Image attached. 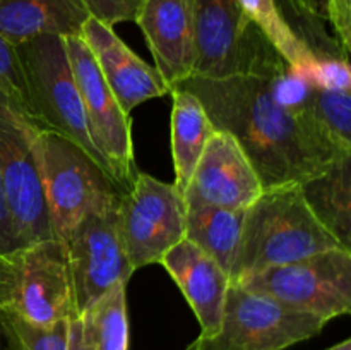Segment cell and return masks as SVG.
Wrapping results in <instances>:
<instances>
[{
    "instance_id": "cell-1",
    "label": "cell",
    "mask_w": 351,
    "mask_h": 350,
    "mask_svg": "<svg viewBox=\"0 0 351 350\" xmlns=\"http://www.w3.org/2000/svg\"><path fill=\"white\" fill-rule=\"evenodd\" d=\"M177 86L197 96L215 129L239 141L264 189L302 184L343 156L311 120L274 100L264 75H191Z\"/></svg>"
},
{
    "instance_id": "cell-2",
    "label": "cell",
    "mask_w": 351,
    "mask_h": 350,
    "mask_svg": "<svg viewBox=\"0 0 351 350\" xmlns=\"http://www.w3.org/2000/svg\"><path fill=\"white\" fill-rule=\"evenodd\" d=\"M338 247L339 240L308 208L300 184L264 189L245 209L230 283Z\"/></svg>"
},
{
    "instance_id": "cell-3",
    "label": "cell",
    "mask_w": 351,
    "mask_h": 350,
    "mask_svg": "<svg viewBox=\"0 0 351 350\" xmlns=\"http://www.w3.org/2000/svg\"><path fill=\"white\" fill-rule=\"evenodd\" d=\"M14 50L23 79L24 112L34 126L77 144L115 180L112 167L89 134L64 38L38 36Z\"/></svg>"
},
{
    "instance_id": "cell-4",
    "label": "cell",
    "mask_w": 351,
    "mask_h": 350,
    "mask_svg": "<svg viewBox=\"0 0 351 350\" xmlns=\"http://www.w3.org/2000/svg\"><path fill=\"white\" fill-rule=\"evenodd\" d=\"M34 156L55 239L65 240L89 213L112 205L122 189L72 141L40 129H31Z\"/></svg>"
},
{
    "instance_id": "cell-5",
    "label": "cell",
    "mask_w": 351,
    "mask_h": 350,
    "mask_svg": "<svg viewBox=\"0 0 351 350\" xmlns=\"http://www.w3.org/2000/svg\"><path fill=\"white\" fill-rule=\"evenodd\" d=\"M0 312L40 326L79 314L62 240H40L0 254Z\"/></svg>"
},
{
    "instance_id": "cell-6",
    "label": "cell",
    "mask_w": 351,
    "mask_h": 350,
    "mask_svg": "<svg viewBox=\"0 0 351 350\" xmlns=\"http://www.w3.org/2000/svg\"><path fill=\"white\" fill-rule=\"evenodd\" d=\"M326 325L319 316L230 283L218 331L197 336L185 350H285L317 336Z\"/></svg>"
},
{
    "instance_id": "cell-7",
    "label": "cell",
    "mask_w": 351,
    "mask_h": 350,
    "mask_svg": "<svg viewBox=\"0 0 351 350\" xmlns=\"http://www.w3.org/2000/svg\"><path fill=\"white\" fill-rule=\"evenodd\" d=\"M237 285L331 321L351 311V250L329 249L267 268Z\"/></svg>"
},
{
    "instance_id": "cell-8",
    "label": "cell",
    "mask_w": 351,
    "mask_h": 350,
    "mask_svg": "<svg viewBox=\"0 0 351 350\" xmlns=\"http://www.w3.org/2000/svg\"><path fill=\"white\" fill-rule=\"evenodd\" d=\"M31 129L33 120L23 106L0 91V180L19 246L55 239L31 143Z\"/></svg>"
},
{
    "instance_id": "cell-9",
    "label": "cell",
    "mask_w": 351,
    "mask_h": 350,
    "mask_svg": "<svg viewBox=\"0 0 351 350\" xmlns=\"http://www.w3.org/2000/svg\"><path fill=\"white\" fill-rule=\"evenodd\" d=\"M185 213L184 194L175 184L137 172L119 199L120 237L134 271L160 263L167 250L185 239Z\"/></svg>"
},
{
    "instance_id": "cell-10",
    "label": "cell",
    "mask_w": 351,
    "mask_h": 350,
    "mask_svg": "<svg viewBox=\"0 0 351 350\" xmlns=\"http://www.w3.org/2000/svg\"><path fill=\"white\" fill-rule=\"evenodd\" d=\"M64 43L93 143L112 167L119 187L127 191L139 172L134 156L129 115L123 112L103 79L84 40L81 36H67L64 38Z\"/></svg>"
},
{
    "instance_id": "cell-11",
    "label": "cell",
    "mask_w": 351,
    "mask_h": 350,
    "mask_svg": "<svg viewBox=\"0 0 351 350\" xmlns=\"http://www.w3.org/2000/svg\"><path fill=\"white\" fill-rule=\"evenodd\" d=\"M119 199L84 216L64 242L79 314L134 273L120 237Z\"/></svg>"
},
{
    "instance_id": "cell-12",
    "label": "cell",
    "mask_w": 351,
    "mask_h": 350,
    "mask_svg": "<svg viewBox=\"0 0 351 350\" xmlns=\"http://www.w3.org/2000/svg\"><path fill=\"white\" fill-rule=\"evenodd\" d=\"M263 34L237 0H194L195 64L192 75L226 78L252 64Z\"/></svg>"
},
{
    "instance_id": "cell-13",
    "label": "cell",
    "mask_w": 351,
    "mask_h": 350,
    "mask_svg": "<svg viewBox=\"0 0 351 350\" xmlns=\"http://www.w3.org/2000/svg\"><path fill=\"white\" fill-rule=\"evenodd\" d=\"M264 191L256 168L232 134L216 129L184 191L187 206L247 209Z\"/></svg>"
},
{
    "instance_id": "cell-14",
    "label": "cell",
    "mask_w": 351,
    "mask_h": 350,
    "mask_svg": "<svg viewBox=\"0 0 351 350\" xmlns=\"http://www.w3.org/2000/svg\"><path fill=\"white\" fill-rule=\"evenodd\" d=\"M154 60V69L168 88L194 72V0H143L136 17Z\"/></svg>"
},
{
    "instance_id": "cell-15",
    "label": "cell",
    "mask_w": 351,
    "mask_h": 350,
    "mask_svg": "<svg viewBox=\"0 0 351 350\" xmlns=\"http://www.w3.org/2000/svg\"><path fill=\"white\" fill-rule=\"evenodd\" d=\"M81 38L91 50L103 79L127 115L147 100L170 95V88L156 69L134 54L112 26L89 17L82 26Z\"/></svg>"
},
{
    "instance_id": "cell-16",
    "label": "cell",
    "mask_w": 351,
    "mask_h": 350,
    "mask_svg": "<svg viewBox=\"0 0 351 350\" xmlns=\"http://www.w3.org/2000/svg\"><path fill=\"white\" fill-rule=\"evenodd\" d=\"M194 311L201 335L211 336L221 325L230 277L191 240L182 239L160 259Z\"/></svg>"
},
{
    "instance_id": "cell-17",
    "label": "cell",
    "mask_w": 351,
    "mask_h": 350,
    "mask_svg": "<svg viewBox=\"0 0 351 350\" xmlns=\"http://www.w3.org/2000/svg\"><path fill=\"white\" fill-rule=\"evenodd\" d=\"M89 17L82 0H0V38L17 47L38 36H81Z\"/></svg>"
},
{
    "instance_id": "cell-18",
    "label": "cell",
    "mask_w": 351,
    "mask_h": 350,
    "mask_svg": "<svg viewBox=\"0 0 351 350\" xmlns=\"http://www.w3.org/2000/svg\"><path fill=\"white\" fill-rule=\"evenodd\" d=\"M170 95L173 100L170 129L175 187L184 194L199 158L216 129L197 96L180 86H173Z\"/></svg>"
},
{
    "instance_id": "cell-19",
    "label": "cell",
    "mask_w": 351,
    "mask_h": 350,
    "mask_svg": "<svg viewBox=\"0 0 351 350\" xmlns=\"http://www.w3.org/2000/svg\"><path fill=\"white\" fill-rule=\"evenodd\" d=\"M300 185L315 218L351 250V154L338 156L324 172Z\"/></svg>"
},
{
    "instance_id": "cell-20",
    "label": "cell",
    "mask_w": 351,
    "mask_h": 350,
    "mask_svg": "<svg viewBox=\"0 0 351 350\" xmlns=\"http://www.w3.org/2000/svg\"><path fill=\"white\" fill-rule=\"evenodd\" d=\"M243 216L245 209L187 206L185 239L213 257L230 277L239 250Z\"/></svg>"
},
{
    "instance_id": "cell-21",
    "label": "cell",
    "mask_w": 351,
    "mask_h": 350,
    "mask_svg": "<svg viewBox=\"0 0 351 350\" xmlns=\"http://www.w3.org/2000/svg\"><path fill=\"white\" fill-rule=\"evenodd\" d=\"M237 2L249 23L256 26L267 43L276 50V54L291 69L312 79V71L315 67L314 51L308 48L298 31L288 23L276 0H237Z\"/></svg>"
},
{
    "instance_id": "cell-22",
    "label": "cell",
    "mask_w": 351,
    "mask_h": 350,
    "mask_svg": "<svg viewBox=\"0 0 351 350\" xmlns=\"http://www.w3.org/2000/svg\"><path fill=\"white\" fill-rule=\"evenodd\" d=\"M127 283H117L81 312L93 350H129Z\"/></svg>"
},
{
    "instance_id": "cell-23",
    "label": "cell",
    "mask_w": 351,
    "mask_h": 350,
    "mask_svg": "<svg viewBox=\"0 0 351 350\" xmlns=\"http://www.w3.org/2000/svg\"><path fill=\"white\" fill-rule=\"evenodd\" d=\"M308 119L338 153L351 154V89L317 88Z\"/></svg>"
},
{
    "instance_id": "cell-24",
    "label": "cell",
    "mask_w": 351,
    "mask_h": 350,
    "mask_svg": "<svg viewBox=\"0 0 351 350\" xmlns=\"http://www.w3.org/2000/svg\"><path fill=\"white\" fill-rule=\"evenodd\" d=\"M67 321L40 326L0 312V333L5 350H67Z\"/></svg>"
},
{
    "instance_id": "cell-25",
    "label": "cell",
    "mask_w": 351,
    "mask_h": 350,
    "mask_svg": "<svg viewBox=\"0 0 351 350\" xmlns=\"http://www.w3.org/2000/svg\"><path fill=\"white\" fill-rule=\"evenodd\" d=\"M82 2L88 7L91 17L112 27L127 21L136 23V17L143 5V0H82Z\"/></svg>"
},
{
    "instance_id": "cell-26",
    "label": "cell",
    "mask_w": 351,
    "mask_h": 350,
    "mask_svg": "<svg viewBox=\"0 0 351 350\" xmlns=\"http://www.w3.org/2000/svg\"><path fill=\"white\" fill-rule=\"evenodd\" d=\"M0 91L16 100L24 108L23 79L17 65L16 50L3 38H0Z\"/></svg>"
},
{
    "instance_id": "cell-27",
    "label": "cell",
    "mask_w": 351,
    "mask_h": 350,
    "mask_svg": "<svg viewBox=\"0 0 351 350\" xmlns=\"http://www.w3.org/2000/svg\"><path fill=\"white\" fill-rule=\"evenodd\" d=\"M326 19L332 24L336 41L343 50H351V0H326Z\"/></svg>"
},
{
    "instance_id": "cell-28",
    "label": "cell",
    "mask_w": 351,
    "mask_h": 350,
    "mask_svg": "<svg viewBox=\"0 0 351 350\" xmlns=\"http://www.w3.org/2000/svg\"><path fill=\"white\" fill-rule=\"evenodd\" d=\"M16 247H19V242H17L16 230H14L9 202H7L2 180H0V254L10 253Z\"/></svg>"
},
{
    "instance_id": "cell-29",
    "label": "cell",
    "mask_w": 351,
    "mask_h": 350,
    "mask_svg": "<svg viewBox=\"0 0 351 350\" xmlns=\"http://www.w3.org/2000/svg\"><path fill=\"white\" fill-rule=\"evenodd\" d=\"M67 350H93L84 333L81 314H74L67 321Z\"/></svg>"
},
{
    "instance_id": "cell-30",
    "label": "cell",
    "mask_w": 351,
    "mask_h": 350,
    "mask_svg": "<svg viewBox=\"0 0 351 350\" xmlns=\"http://www.w3.org/2000/svg\"><path fill=\"white\" fill-rule=\"evenodd\" d=\"M288 3L300 17L326 19V0H288Z\"/></svg>"
},
{
    "instance_id": "cell-31",
    "label": "cell",
    "mask_w": 351,
    "mask_h": 350,
    "mask_svg": "<svg viewBox=\"0 0 351 350\" xmlns=\"http://www.w3.org/2000/svg\"><path fill=\"white\" fill-rule=\"evenodd\" d=\"M326 350H351V340L350 338L343 340V342L336 343V345L329 347V349H326Z\"/></svg>"
}]
</instances>
